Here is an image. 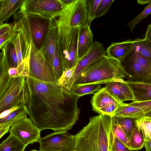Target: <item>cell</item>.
<instances>
[{
    "label": "cell",
    "instance_id": "1",
    "mask_svg": "<svg viewBox=\"0 0 151 151\" xmlns=\"http://www.w3.org/2000/svg\"><path fill=\"white\" fill-rule=\"evenodd\" d=\"M24 77L20 105L24 106L34 124L41 131L70 130L78 119L80 97L57 81Z\"/></svg>",
    "mask_w": 151,
    "mask_h": 151
},
{
    "label": "cell",
    "instance_id": "2",
    "mask_svg": "<svg viewBox=\"0 0 151 151\" xmlns=\"http://www.w3.org/2000/svg\"><path fill=\"white\" fill-rule=\"evenodd\" d=\"M112 116L106 115L91 117L88 123L74 135L75 150L112 151Z\"/></svg>",
    "mask_w": 151,
    "mask_h": 151
},
{
    "label": "cell",
    "instance_id": "3",
    "mask_svg": "<svg viewBox=\"0 0 151 151\" xmlns=\"http://www.w3.org/2000/svg\"><path fill=\"white\" fill-rule=\"evenodd\" d=\"M20 32L23 58L28 59L29 76L46 82L57 81L50 64L35 46L28 27L23 26Z\"/></svg>",
    "mask_w": 151,
    "mask_h": 151
},
{
    "label": "cell",
    "instance_id": "4",
    "mask_svg": "<svg viewBox=\"0 0 151 151\" xmlns=\"http://www.w3.org/2000/svg\"><path fill=\"white\" fill-rule=\"evenodd\" d=\"M119 61L106 55L99 58L81 74L73 86L87 84H105L111 80L125 78Z\"/></svg>",
    "mask_w": 151,
    "mask_h": 151
},
{
    "label": "cell",
    "instance_id": "5",
    "mask_svg": "<svg viewBox=\"0 0 151 151\" xmlns=\"http://www.w3.org/2000/svg\"><path fill=\"white\" fill-rule=\"evenodd\" d=\"M58 26V44L63 71L75 67L78 60V53L79 27H70L52 20Z\"/></svg>",
    "mask_w": 151,
    "mask_h": 151
},
{
    "label": "cell",
    "instance_id": "6",
    "mask_svg": "<svg viewBox=\"0 0 151 151\" xmlns=\"http://www.w3.org/2000/svg\"><path fill=\"white\" fill-rule=\"evenodd\" d=\"M61 0H24L18 12L53 19L67 7Z\"/></svg>",
    "mask_w": 151,
    "mask_h": 151
},
{
    "label": "cell",
    "instance_id": "7",
    "mask_svg": "<svg viewBox=\"0 0 151 151\" xmlns=\"http://www.w3.org/2000/svg\"><path fill=\"white\" fill-rule=\"evenodd\" d=\"M87 6L86 0H75L53 19L70 27H80L88 22Z\"/></svg>",
    "mask_w": 151,
    "mask_h": 151
},
{
    "label": "cell",
    "instance_id": "8",
    "mask_svg": "<svg viewBox=\"0 0 151 151\" xmlns=\"http://www.w3.org/2000/svg\"><path fill=\"white\" fill-rule=\"evenodd\" d=\"M40 151H70L75 150L74 135L67 131L55 132L43 137L38 142Z\"/></svg>",
    "mask_w": 151,
    "mask_h": 151
},
{
    "label": "cell",
    "instance_id": "9",
    "mask_svg": "<svg viewBox=\"0 0 151 151\" xmlns=\"http://www.w3.org/2000/svg\"><path fill=\"white\" fill-rule=\"evenodd\" d=\"M23 14L28 24L33 43L40 50L52 25V19L37 14Z\"/></svg>",
    "mask_w": 151,
    "mask_h": 151
},
{
    "label": "cell",
    "instance_id": "10",
    "mask_svg": "<svg viewBox=\"0 0 151 151\" xmlns=\"http://www.w3.org/2000/svg\"><path fill=\"white\" fill-rule=\"evenodd\" d=\"M41 131L34 124L30 118L26 116L12 125L9 131L10 134L27 146L38 142L41 138Z\"/></svg>",
    "mask_w": 151,
    "mask_h": 151
},
{
    "label": "cell",
    "instance_id": "11",
    "mask_svg": "<svg viewBox=\"0 0 151 151\" xmlns=\"http://www.w3.org/2000/svg\"><path fill=\"white\" fill-rule=\"evenodd\" d=\"M128 81L151 83V77L137 61L133 49L119 61Z\"/></svg>",
    "mask_w": 151,
    "mask_h": 151
},
{
    "label": "cell",
    "instance_id": "12",
    "mask_svg": "<svg viewBox=\"0 0 151 151\" xmlns=\"http://www.w3.org/2000/svg\"><path fill=\"white\" fill-rule=\"evenodd\" d=\"M106 54L102 43L98 41L93 42L90 50L78 60L71 78L64 87L70 91L75 81L82 72L94 61L106 55Z\"/></svg>",
    "mask_w": 151,
    "mask_h": 151
},
{
    "label": "cell",
    "instance_id": "13",
    "mask_svg": "<svg viewBox=\"0 0 151 151\" xmlns=\"http://www.w3.org/2000/svg\"><path fill=\"white\" fill-rule=\"evenodd\" d=\"M123 103L116 99L104 87L92 96L91 103L93 110L99 114L113 116L117 109Z\"/></svg>",
    "mask_w": 151,
    "mask_h": 151
},
{
    "label": "cell",
    "instance_id": "14",
    "mask_svg": "<svg viewBox=\"0 0 151 151\" xmlns=\"http://www.w3.org/2000/svg\"><path fill=\"white\" fill-rule=\"evenodd\" d=\"M24 77L17 76L12 78L6 91L0 98V112L20 105V97Z\"/></svg>",
    "mask_w": 151,
    "mask_h": 151
},
{
    "label": "cell",
    "instance_id": "15",
    "mask_svg": "<svg viewBox=\"0 0 151 151\" xmlns=\"http://www.w3.org/2000/svg\"><path fill=\"white\" fill-rule=\"evenodd\" d=\"M105 87L116 99L123 103L126 101L134 100L133 95L126 81L122 78L111 80L105 83Z\"/></svg>",
    "mask_w": 151,
    "mask_h": 151
},
{
    "label": "cell",
    "instance_id": "16",
    "mask_svg": "<svg viewBox=\"0 0 151 151\" xmlns=\"http://www.w3.org/2000/svg\"><path fill=\"white\" fill-rule=\"evenodd\" d=\"M58 45V27L52 21L44 43L40 50L51 68L54 55Z\"/></svg>",
    "mask_w": 151,
    "mask_h": 151
},
{
    "label": "cell",
    "instance_id": "17",
    "mask_svg": "<svg viewBox=\"0 0 151 151\" xmlns=\"http://www.w3.org/2000/svg\"><path fill=\"white\" fill-rule=\"evenodd\" d=\"M93 35L88 22L79 27L78 53V60L81 58L92 46Z\"/></svg>",
    "mask_w": 151,
    "mask_h": 151
},
{
    "label": "cell",
    "instance_id": "18",
    "mask_svg": "<svg viewBox=\"0 0 151 151\" xmlns=\"http://www.w3.org/2000/svg\"><path fill=\"white\" fill-rule=\"evenodd\" d=\"M133 40L111 43L106 51L107 56L119 61L133 48Z\"/></svg>",
    "mask_w": 151,
    "mask_h": 151
},
{
    "label": "cell",
    "instance_id": "19",
    "mask_svg": "<svg viewBox=\"0 0 151 151\" xmlns=\"http://www.w3.org/2000/svg\"><path fill=\"white\" fill-rule=\"evenodd\" d=\"M126 81L133 95V102L151 100V83Z\"/></svg>",
    "mask_w": 151,
    "mask_h": 151
},
{
    "label": "cell",
    "instance_id": "20",
    "mask_svg": "<svg viewBox=\"0 0 151 151\" xmlns=\"http://www.w3.org/2000/svg\"><path fill=\"white\" fill-rule=\"evenodd\" d=\"M0 58V98L6 91L11 81L12 78L9 74V66L4 49H1Z\"/></svg>",
    "mask_w": 151,
    "mask_h": 151
},
{
    "label": "cell",
    "instance_id": "21",
    "mask_svg": "<svg viewBox=\"0 0 151 151\" xmlns=\"http://www.w3.org/2000/svg\"><path fill=\"white\" fill-rule=\"evenodd\" d=\"M9 42L12 43L15 48L18 61V66L17 67L18 70V76H22L24 68L22 50V42L20 32L13 24H12V32L7 42Z\"/></svg>",
    "mask_w": 151,
    "mask_h": 151
},
{
    "label": "cell",
    "instance_id": "22",
    "mask_svg": "<svg viewBox=\"0 0 151 151\" xmlns=\"http://www.w3.org/2000/svg\"><path fill=\"white\" fill-rule=\"evenodd\" d=\"M24 0H0V23L7 20L19 9Z\"/></svg>",
    "mask_w": 151,
    "mask_h": 151
},
{
    "label": "cell",
    "instance_id": "23",
    "mask_svg": "<svg viewBox=\"0 0 151 151\" xmlns=\"http://www.w3.org/2000/svg\"><path fill=\"white\" fill-rule=\"evenodd\" d=\"M144 113L140 108L123 103L116 109L114 116H124L137 119L144 117Z\"/></svg>",
    "mask_w": 151,
    "mask_h": 151
},
{
    "label": "cell",
    "instance_id": "24",
    "mask_svg": "<svg viewBox=\"0 0 151 151\" xmlns=\"http://www.w3.org/2000/svg\"><path fill=\"white\" fill-rule=\"evenodd\" d=\"M27 146L12 134L8 137L0 145V151H24Z\"/></svg>",
    "mask_w": 151,
    "mask_h": 151
},
{
    "label": "cell",
    "instance_id": "25",
    "mask_svg": "<svg viewBox=\"0 0 151 151\" xmlns=\"http://www.w3.org/2000/svg\"><path fill=\"white\" fill-rule=\"evenodd\" d=\"M134 49L151 63V41L144 38L133 40Z\"/></svg>",
    "mask_w": 151,
    "mask_h": 151
},
{
    "label": "cell",
    "instance_id": "26",
    "mask_svg": "<svg viewBox=\"0 0 151 151\" xmlns=\"http://www.w3.org/2000/svg\"><path fill=\"white\" fill-rule=\"evenodd\" d=\"M112 117L120 126L129 140L132 131L136 127L135 122L137 119L117 116Z\"/></svg>",
    "mask_w": 151,
    "mask_h": 151
},
{
    "label": "cell",
    "instance_id": "27",
    "mask_svg": "<svg viewBox=\"0 0 151 151\" xmlns=\"http://www.w3.org/2000/svg\"><path fill=\"white\" fill-rule=\"evenodd\" d=\"M100 84L91 83L76 85L73 86L70 92L73 94L79 97L88 94L93 93L100 88Z\"/></svg>",
    "mask_w": 151,
    "mask_h": 151
},
{
    "label": "cell",
    "instance_id": "28",
    "mask_svg": "<svg viewBox=\"0 0 151 151\" xmlns=\"http://www.w3.org/2000/svg\"><path fill=\"white\" fill-rule=\"evenodd\" d=\"M27 111L23 106V107L14 111L6 117L0 119V124L4 123L11 127L27 116Z\"/></svg>",
    "mask_w": 151,
    "mask_h": 151
},
{
    "label": "cell",
    "instance_id": "29",
    "mask_svg": "<svg viewBox=\"0 0 151 151\" xmlns=\"http://www.w3.org/2000/svg\"><path fill=\"white\" fill-rule=\"evenodd\" d=\"M4 48L5 51L7 63L9 68H17L18 61L17 52L13 44L10 42L6 43L1 49Z\"/></svg>",
    "mask_w": 151,
    "mask_h": 151
},
{
    "label": "cell",
    "instance_id": "30",
    "mask_svg": "<svg viewBox=\"0 0 151 151\" xmlns=\"http://www.w3.org/2000/svg\"><path fill=\"white\" fill-rule=\"evenodd\" d=\"M145 141L142 131L136 126L132 131L129 140L131 149L134 150L142 149L144 145Z\"/></svg>",
    "mask_w": 151,
    "mask_h": 151
},
{
    "label": "cell",
    "instance_id": "31",
    "mask_svg": "<svg viewBox=\"0 0 151 151\" xmlns=\"http://www.w3.org/2000/svg\"><path fill=\"white\" fill-rule=\"evenodd\" d=\"M135 122L137 127L142 131L145 141L151 142V118L144 117L137 119Z\"/></svg>",
    "mask_w": 151,
    "mask_h": 151
},
{
    "label": "cell",
    "instance_id": "32",
    "mask_svg": "<svg viewBox=\"0 0 151 151\" xmlns=\"http://www.w3.org/2000/svg\"><path fill=\"white\" fill-rule=\"evenodd\" d=\"M52 68L55 78L57 81L61 76L63 71L62 58L58 44L54 55Z\"/></svg>",
    "mask_w": 151,
    "mask_h": 151
},
{
    "label": "cell",
    "instance_id": "33",
    "mask_svg": "<svg viewBox=\"0 0 151 151\" xmlns=\"http://www.w3.org/2000/svg\"><path fill=\"white\" fill-rule=\"evenodd\" d=\"M112 130L113 134L127 147L131 149L129 140L120 126L112 118Z\"/></svg>",
    "mask_w": 151,
    "mask_h": 151
},
{
    "label": "cell",
    "instance_id": "34",
    "mask_svg": "<svg viewBox=\"0 0 151 151\" xmlns=\"http://www.w3.org/2000/svg\"><path fill=\"white\" fill-rule=\"evenodd\" d=\"M151 14V2L133 19L128 22L127 26L130 31L132 32L135 26L141 21Z\"/></svg>",
    "mask_w": 151,
    "mask_h": 151
},
{
    "label": "cell",
    "instance_id": "35",
    "mask_svg": "<svg viewBox=\"0 0 151 151\" xmlns=\"http://www.w3.org/2000/svg\"><path fill=\"white\" fill-rule=\"evenodd\" d=\"M101 0H86L88 6L87 11V19L89 26H90L92 22L95 19L96 11Z\"/></svg>",
    "mask_w": 151,
    "mask_h": 151
},
{
    "label": "cell",
    "instance_id": "36",
    "mask_svg": "<svg viewBox=\"0 0 151 151\" xmlns=\"http://www.w3.org/2000/svg\"><path fill=\"white\" fill-rule=\"evenodd\" d=\"M114 1V0H101L97 8L95 18L101 17L108 12Z\"/></svg>",
    "mask_w": 151,
    "mask_h": 151
},
{
    "label": "cell",
    "instance_id": "37",
    "mask_svg": "<svg viewBox=\"0 0 151 151\" xmlns=\"http://www.w3.org/2000/svg\"><path fill=\"white\" fill-rule=\"evenodd\" d=\"M75 67L65 70L61 76L57 81V83L63 87H65L72 77Z\"/></svg>",
    "mask_w": 151,
    "mask_h": 151
},
{
    "label": "cell",
    "instance_id": "38",
    "mask_svg": "<svg viewBox=\"0 0 151 151\" xmlns=\"http://www.w3.org/2000/svg\"><path fill=\"white\" fill-rule=\"evenodd\" d=\"M112 151H135L127 147L113 134Z\"/></svg>",
    "mask_w": 151,
    "mask_h": 151
},
{
    "label": "cell",
    "instance_id": "39",
    "mask_svg": "<svg viewBox=\"0 0 151 151\" xmlns=\"http://www.w3.org/2000/svg\"><path fill=\"white\" fill-rule=\"evenodd\" d=\"M129 104L131 106L140 108L144 113L151 110V100L142 102L132 101Z\"/></svg>",
    "mask_w": 151,
    "mask_h": 151
},
{
    "label": "cell",
    "instance_id": "40",
    "mask_svg": "<svg viewBox=\"0 0 151 151\" xmlns=\"http://www.w3.org/2000/svg\"><path fill=\"white\" fill-rule=\"evenodd\" d=\"M23 107V105H20L3 111L0 113V119L6 117L14 111Z\"/></svg>",
    "mask_w": 151,
    "mask_h": 151
},
{
    "label": "cell",
    "instance_id": "41",
    "mask_svg": "<svg viewBox=\"0 0 151 151\" xmlns=\"http://www.w3.org/2000/svg\"><path fill=\"white\" fill-rule=\"evenodd\" d=\"M12 24L7 23H0V36L4 33L11 31L12 28Z\"/></svg>",
    "mask_w": 151,
    "mask_h": 151
},
{
    "label": "cell",
    "instance_id": "42",
    "mask_svg": "<svg viewBox=\"0 0 151 151\" xmlns=\"http://www.w3.org/2000/svg\"><path fill=\"white\" fill-rule=\"evenodd\" d=\"M8 72L12 78H15L18 76V70L17 68L12 67L9 68Z\"/></svg>",
    "mask_w": 151,
    "mask_h": 151
},
{
    "label": "cell",
    "instance_id": "43",
    "mask_svg": "<svg viewBox=\"0 0 151 151\" xmlns=\"http://www.w3.org/2000/svg\"><path fill=\"white\" fill-rule=\"evenodd\" d=\"M10 127L6 126H0V138H1L4 134L9 131Z\"/></svg>",
    "mask_w": 151,
    "mask_h": 151
},
{
    "label": "cell",
    "instance_id": "44",
    "mask_svg": "<svg viewBox=\"0 0 151 151\" xmlns=\"http://www.w3.org/2000/svg\"><path fill=\"white\" fill-rule=\"evenodd\" d=\"M145 38L151 41V23L148 25Z\"/></svg>",
    "mask_w": 151,
    "mask_h": 151
},
{
    "label": "cell",
    "instance_id": "45",
    "mask_svg": "<svg viewBox=\"0 0 151 151\" xmlns=\"http://www.w3.org/2000/svg\"><path fill=\"white\" fill-rule=\"evenodd\" d=\"M144 146L146 151H151V142L145 141Z\"/></svg>",
    "mask_w": 151,
    "mask_h": 151
},
{
    "label": "cell",
    "instance_id": "46",
    "mask_svg": "<svg viewBox=\"0 0 151 151\" xmlns=\"http://www.w3.org/2000/svg\"><path fill=\"white\" fill-rule=\"evenodd\" d=\"M137 3L140 5H144L149 4L151 2L150 0H138L137 1Z\"/></svg>",
    "mask_w": 151,
    "mask_h": 151
},
{
    "label": "cell",
    "instance_id": "47",
    "mask_svg": "<svg viewBox=\"0 0 151 151\" xmlns=\"http://www.w3.org/2000/svg\"><path fill=\"white\" fill-rule=\"evenodd\" d=\"M75 0H61V1L63 4L65 5L66 6H68L69 5L73 3Z\"/></svg>",
    "mask_w": 151,
    "mask_h": 151
},
{
    "label": "cell",
    "instance_id": "48",
    "mask_svg": "<svg viewBox=\"0 0 151 151\" xmlns=\"http://www.w3.org/2000/svg\"><path fill=\"white\" fill-rule=\"evenodd\" d=\"M144 116L145 117L151 118V110L145 113L144 114Z\"/></svg>",
    "mask_w": 151,
    "mask_h": 151
},
{
    "label": "cell",
    "instance_id": "49",
    "mask_svg": "<svg viewBox=\"0 0 151 151\" xmlns=\"http://www.w3.org/2000/svg\"><path fill=\"white\" fill-rule=\"evenodd\" d=\"M40 151V150H30V151Z\"/></svg>",
    "mask_w": 151,
    "mask_h": 151
},
{
    "label": "cell",
    "instance_id": "50",
    "mask_svg": "<svg viewBox=\"0 0 151 151\" xmlns=\"http://www.w3.org/2000/svg\"><path fill=\"white\" fill-rule=\"evenodd\" d=\"M76 151V150H72V151Z\"/></svg>",
    "mask_w": 151,
    "mask_h": 151
}]
</instances>
